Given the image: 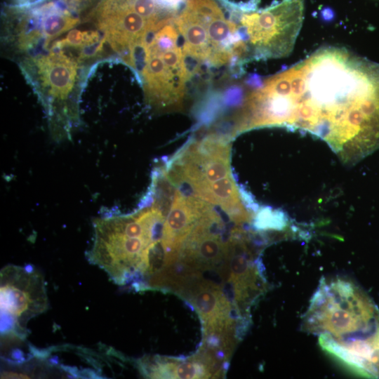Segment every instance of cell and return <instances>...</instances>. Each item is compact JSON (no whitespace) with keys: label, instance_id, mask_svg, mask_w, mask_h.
Segmentation results:
<instances>
[{"label":"cell","instance_id":"6da1fadb","mask_svg":"<svg viewBox=\"0 0 379 379\" xmlns=\"http://www.w3.org/2000/svg\"><path fill=\"white\" fill-rule=\"evenodd\" d=\"M256 127L292 126L361 155L379 147V63L344 48L325 47L248 93Z\"/></svg>","mask_w":379,"mask_h":379},{"label":"cell","instance_id":"7a4b0ae2","mask_svg":"<svg viewBox=\"0 0 379 379\" xmlns=\"http://www.w3.org/2000/svg\"><path fill=\"white\" fill-rule=\"evenodd\" d=\"M165 218L164 209L142 199L128 214L109 211L93 222L90 262L103 270L116 284L144 291L151 275Z\"/></svg>","mask_w":379,"mask_h":379},{"label":"cell","instance_id":"3957f363","mask_svg":"<svg viewBox=\"0 0 379 379\" xmlns=\"http://www.w3.org/2000/svg\"><path fill=\"white\" fill-rule=\"evenodd\" d=\"M230 149L229 136L211 133L190 140L160 167L173 186L188 187L238 225L250 215L232 173Z\"/></svg>","mask_w":379,"mask_h":379},{"label":"cell","instance_id":"277c9868","mask_svg":"<svg viewBox=\"0 0 379 379\" xmlns=\"http://www.w3.org/2000/svg\"><path fill=\"white\" fill-rule=\"evenodd\" d=\"M174 24L186 60L193 62L194 70L251 60L238 24L227 19L214 0H187Z\"/></svg>","mask_w":379,"mask_h":379},{"label":"cell","instance_id":"5b68a950","mask_svg":"<svg viewBox=\"0 0 379 379\" xmlns=\"http://www.w3.org/2000/svg\"><path fill=\"white\" fill-rule=\"evenodd\" d=\"M142 53L139 77L146 103L159 111L181 109L192 74L174 21L154 32Z\"/></svg>","mask_w":379,"mask_h":379},{"label":"cell","instance_id":"8992f818","mask_svg":"<svg viewBox=\"0 0 379 379\" xmlns=\"http://www.w3.org/2000/svg\"><path fill=\"white\" fill-rule=\"evenodd\" d=\"M252 4L235 8L251 60L289 55L302 27L304 0H281L260 10Z\"/></svg>","mask_w":379,"mask_h":379},{"label":"cell","instance_id":"52a82bcc","mask_svg":"<svg viewBox=\"0 0 379 379\" xmlns=\"http://www.w3.org/2000/svg\"><path fill=\"white\" fill-rule=\"evenodd\" d=\"M0 291L1 336L24 340L28 321L48 307L44 277L32 265H7Z\"/></svg>","mask_w":379,"mask_h":379},{"label":"cell","instance_id":"ba28073f","mask_svg":"<svg viewBox=\"0 0 379 379\" xmlns=\"http://www.w3.org/2000/svg\"><path fill=\"white\" fill-rule=\"evenodd\" d=\"M211 205L193 194L187 195L178 187L175 189L161 227L158 251L160 267L152 277L176 265L187 236Z\"/></svg>","mask_w":379,"mask_h":379},{"label":"cell","instance_id":"9c48e42d","mask_svg":"<svg viewBox=\"0 0 379 379\" xmlns=\"http://www.w3.org/2000/svg\"><path fill=\"white\" fill-rule=\"evenodd\" d=\"M227 362L214 350L203 345L185 359L153 356L138 362L143 374L151 378H211L222 376Z\"/></svg>","mask_w":379,"mask_h":379},{"label":"cell","instance_id":"30bf717a","mask_svg":"<svg viewBox=\"0 0 379 379\" xmlns=\"http://www.w3.org/2000/svg\"><path fill=\"white\" fill-rule=\"evenodd\" d=\"M34 13L41 16V29L48 43L73 28L79 22L78 18L73 17L67 10H62L53 2L37 8Z\"/></svg>","mask_w":379,"mask_h":379},{"label":"cell","instance_id":"8fae6325","mask_svg":"<svg viewBox=\"0 0 379 379\" xmlns=\"http://www.w3.org/2000/svg\"><path fill=\"white\" fill-rule=\"evenodd\" d=\"M99 33L95 31H80L73 29L70 31L65 39L56 44L57 48L65 46L70 48H85L91 46L99 42Z\"/></svg>","mask_w":379,"mask_h":379},{"label":"cell","instance_id":"7c38bea8","mask_svg":"<svg viewBox=\"0 0 379 379\" xmlns=\"http://www.w3.org/2000/svg\"><path fill=\"white\" fill-rule=\"evenodd\" d=\"M160 8L167 13L176 17L187 0H155Z\"/></svg>","mask_w":379,"mask_h":379},{"label":"cell","instance_id":"4fadbf2b","mask_svg":"<svg viewBox=\"0 0 379 379\" xmlns=\"http://www.w3.org/2000/svg\"><path fill=\"white\" fill-rule=\"evenodd\" d=\"M82 0H70V2L72 4H76V3L79 4L81 3Z\"/></svg>","mask_w":379,"mask_h":379}]
</instances>
